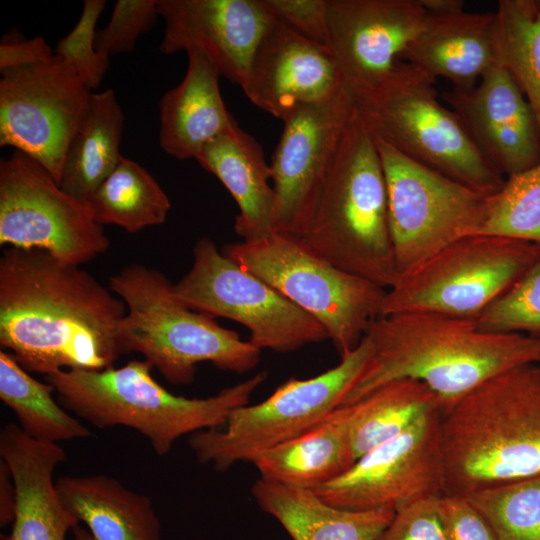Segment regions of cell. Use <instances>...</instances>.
<instances>
[{
  "label": "cell",
  "instance_id": "cell-1",
  "mask_svg": "<svg viewBox=\"0 0 540 540\" xmlns=\"http://www.w3.org/2000/svg\"><path fill=\"white\" fill-rule=\"evenodd\" d=\"M124 301L80 265L40 249L0 258V344L28 372L100 370L122 354Z\"/></svg>",
  "mask_w": 540,
  "mask_h": 540
},
{
  "label": "cell",
  "instance_id": "cell-2",
  "mask_svg": "<svg viewBox=\"0 0 540 540\" xmlns=\"http://www.w3.org/2000/svg\"><path fill=\"white\" fill-rule=\"evenodd\" d=\"M371 354L343 405L396 379L426 384L442 409L487 379L540 363V339L478 328L473 318L407 312L376 318L367 333Z\"/></svg>",
  "mask_w": 540,
  "mask_h": 540
},
{
  "label": "cell",
  "instance_id": "cell-3",
  "mask_svg": "<svg viewBox=\"0 0 540 540\" xmlns=\"http://www.w3.org/2000/svg\"><path fill=\"white\" fill-rule=\"evenodd\" d=\"M443 494L540 475V363L487 379L441 410Z\"/></svg>",
  "mask_w": 540,
  "mask_h": 540
},
{
  "label": "cell",
  "instance_id": "cell-4",
  "mask_svg": "<svg viewBox=\"0 0 540 540\" xmlns=\"http://www.w3.org/2000/svg\"><path fill=\"white\" fill-rule=\"evenodd\" d=\"M152 369L144 359L133 360L118 368L60 370L45 381L59 403L77 417L98 428H132L158 456H165L180 437L222 427L267 378L261 371L213 396L187 398L162 387Z\"/></svg>",
  "mask_w": 540,
  "mask_h": 540
},
{
  "label": "cell",
  "instance_id": "cell-5",
  "mask_svg": "<svg viewBox=\"0 0 540 540\" xmlns=\"http://www.w3.org/2000/svg\"><path fill=\"white\" fill-rule=\"evenodd\" d=\"M300 238L331 264L385 289L398 279L379 152L356 113L330 166L311 223Z\"/></svg>",
  "mask_w": 540,
  "mask_h": 540
},
{
  "label": "cell",
  "instance_id": "cell-6",
  "mask_svg": "<svg viewBox=\"0 0 540 540\" xmlns=\"http://www.w3.org/2000/svg\"><path fill=\"white\" fill-rule=\"evenodd\" d=\"M108 286L127 308L119 327L122 354L140 353L170 383H192L201 362L236 373L259 363L260 349L181 304L160 271L133 263L112 275Z\"/></svg>",
  "mask_w": 540,
  "mask_h": 540
},
{
  "label": "cell",
  "instance_id": "cell-7",
  "mask_svg": "<svg viewBox=\"0 0 540 540\" xmlns=\"http://www.w3.org/2000/svg\"><path fill=\"white\" fill-rule=\"evenodd\" d=\"M435 83L398 60L376 86L355 97V113L374 139L477 191L494 193L506 178L439 101Z\"/></svg>",
  "mask_w": 540,
  "mask_h": 540
},
{
  "label": "cell",
  "instance_id": "cell-8",
  "mask_svg": "<svg viewBox=\"0 0 540 540\" xmlns=\"http://www.w3.org/2000/svg\"><path fill=\"white\" fill-rule=\"evenodd\" d=\"M222 253L313 316L340 356L357 347L381 314L387 289L336 267L298 236L273 232L227 244Z\"/></svg>",
  "mask_w": 540,
  "mask_h": 540
},
{
  "label": "cell",
  "instance_id": "cell-9",
  "mask_svg": "<svg viewBox=\"0 0 540 540\" xmlns=\"http://www.w3.org/2000/svg\"><path fill=\"white\" fill-rule=\"evenodd\" d=\"M371 354L367 335L334 367L307 379L290 378L265 400L235 409L219 428L193 433L188 445L197 460L217 471L308 431L343 405Z\"/></svg>",
  "mask_w": 540,
  "mask_h": 540
},
{
  "label": "cell",
  "instance_id": "cell-10",
  "mask_svg": "<svg viewBox=\"0 0 540 540\" xmlns=\"http://www.w3.org/2000/svg\"><path fill=\"white\" fill-rule=\"evenodd\" d=\"M540 259V244L462 237L387 289L381 314L433 312L475 319Z\"/></svg>",
  "mask_w": 540,
  "mask_h": 540
},
{
  "label": "cell",
  "instance_id": "cell-11",
  "mask_svg": "<svg viewBox=\"0 0 540 540\" xmlns=\"http://www.w3.org/2000/svg\"><path fill=\"white\" fill-rule=\"evenodd\" d=\"M375 142L385 176L389 228L399 277L452 242L475 235L487 194L380 140Z\"/></svg>",
  "mask_w": 540,
  "mask_h": 540
},
{
  "label": "cell",
  "instance_id": "cell-12",
  "mask_svg": "<svg viewBox=\"0 0 540 540\" xmlns=\"http://www.w3.org/2000/svg\"><path fill=\"white\" fill-rule=\"evenodd\" d=\"M173 292L184 306L240 323L258 349L286 353L328 339L324 327L267 282L200 238L190 270Z\"/></svg>",
  "mask_w": 540,
  "mask_h": 540
},
{
  "label": "cell",
  "instance_id": "cell-13",
  "mask_svg": "<svg viewBox=\"0 0 540 540\" xmlns=\"http://www.w3.org/2000/svg\"><path fill=\"white\" fill-rule=\"evenodd\" d=\"M0 244L81 265L110 241L88 200L64 191L39 162L15 150L0 163Z\"/></svg>",
  "mask_w": 540,
  "mask_h": 540
},
{
  "label": "cell",
  "instance_id": "cell-14",
  "mask_svg": "<svg viewBox=\"0 0 540 540\" xmlns=\"http://www.w3.org/2000/svg\"><path fill=\"white\" fill-rule=\"evenodd\" d=\"M92 90L63 59L1 71L0 146L39 162L58 182Z\"/></svg>",
  "mask_w": 540,
  "mask_h": 540
},
{
  "label": "cell",
  "instance_id": "cell-15",
  "mask_svg": "<svg viewBox=\"0 0 540 540\" xmlns=\"http://www.w3.org/2000/svg\"><path fill=\"white\" fill-rule=\"evenodd\" d=\"M440 422L441 409L429 412L399 436L359 457L315 493L339 508L395 512L417 500L442 495Z\"/></svg>",
  "mask_w": 540,
  "mask_h": 540
},
{
  "label": "cell",
  "instance_id": "cell-16",
  "mask_svg": "<svg viewBox=\"0 0 540 540\" xmlns=\"http://www.w3.org/2000/svg\"><path fill=\"white\" fill-rule=\"evenodd\" d=\"M355 98L343 89L331 100L302 108L283 121L271 169L274 232L301 237L315 208L346 128Z\"/></svg>",
  "mask_w": 540,
  "mask_h": 540
},
{
  "label": "cell",
  "instance_id": "cell-17",
  "mask_svg": "<svg viewBox=\"0 0 540 540\" xmlns=\"http://www.w3.org/2000/svg\"><path fill=\"white\" fill-rule=\"evenodd\" d=\"M426 20L419 0H329V49L354 98L390 73Z\"/></svg>",
  "mask_w": 540,
  "mask_h": 540
},
{
  "label": "cell",
  "instance_id": "cell-18",
  "mask_svg": "<svg viewBox=\"0 0 540 540\" xmlns=\"http://www.w3.org/2000/svg\"><path fill=\"white\" fill-rule=\"evenodd\" d=\"M160 51L203 53L221 76L242 87L255 50L276 19L265 0H158Z\"/></svg>",
  "mask_w": 540,
  "mask_h": 540
},
{
  "label": "cell",
  "instance_id": "cell-19",
  "mask_svg": "<svg viewBox=\"0 0 540 540\" xmlns=\"http://www.w3.org/2000/svg\"><path fill=\"white\" fill-rule=\"evenodd\" d=\"M241 88L255 106L282 121L346 89L331 50L277 18L260 40Z\"/></svg>",
  "mask_w": 540,
  "mask_h": 540
},
{
  "label": "cell",
  "instance_id": "cell-20",
  "mask_svg": "<svg viewBox=\"0 0 540 540\" xmlns=\"http://www.w3.org/2000/svg\"><path fill=\"white\" fill-rule=\"evenodd\" d=\"M443 100L457 115L480 153L509 177L540 164V131L524 94L499 64L469 89H452Z\"/></svg>",
  "mask_w": 540,
  "mask_h": 540
},
{
  "label": "cell",
  "instance_id": "cell-21",
  "mask_svg": "<svg viewBox=\"0 0 540 540\" xmlns=\"http://www.w3.org/2000/svg\"><path fill=\"white\" fill-rule=\"evenodd\" d=\"M0 457L10 469L17 495L12 529L1 540H65L77 520L62 504L53 473L66 460L55 443L37 441L17 423L0 432Z\"/></svg>",
  "mask_w": 540,
  "mask_h": 540
},
{
  "label": "cell",
  "instance_id": "cell-22",
  "mask_svg": "<svg viewBox=\"0 0 540 540\" xmlns=\"http://www.w3.org/2000/svg\"><path fill=\"white\" fill-rule=\"evenodd\" d=\"M402 57L434 79L449 80L454 89H469L499 64L496 12L427 13Z\"/></svg>",
  "mask_w": 540,
  "mask_h": 540
},
{
  "label": "cell",
  "instance_id": "cell-23",
  "mask_svg": "<svg viewBox=\"0 0 540 540\" xmlns=\"http://www.w3.org/2000/svg\"><path fill=\"white\" fill-rule=\"evenodd\" d=\"M182 81L161 98L159 144L168 155L184 160L230 129L236 120L227 110L216 66L200 51L186 52Z\"/></svg>",
  "mask_w": 540,
  "mask_h": 540
},
{
  "label": "cell",
  "instance_id": "cell-24",
  "mask_svg": "<svg viewBox=\"0 0 540 540\" xmlns=\"http://www.w3.org/2000/svg\"><path fill=\"white\" fill-rule=\"evenodd\" d=\"M234 198L239 213L234 231L243 241L262 239L274 232L275 194L271 166L259 142L236 122L206 144L196 157Z\"/></svg>",
  "mask_w": 540,
  "mask_h": 540
},
{
  "label": "cell",
  "instance_id": "cell-25",
  "mask_svg": "<svg viewBox=\"0 0 540 540\" xmlns=\"http://www.w3.org/2000/svg\"><path fill=\"white\" fill-rule=\"evenodd\" d=\"M356 461L350 408L341 405L308 431L255 455L260 478L315 490L344 474Z\"/></svg>",
  "mask_w": 540,
  "mask_h": 540
},
{
  "label": "cell",
  "instance_id": "cell-26",
  "mask_svg": "<svg viewBox=\"0 0 540 540\" xmlns=\"http://www.w3.org/2000/svg\"><path fill=\"white\" fill-rule=\"evenodd\" d=\"M251 493L293 540H375L392 521L390 509L350 510L322 500L314 490L259 478Z\"/></svg>",
  "mask_w": 540,
  "mask_h": 540
},
{
  "label": "cell",
  "instance_id": "cell-27",
  "mask_svg": "<svg viewBox=\"0 0 540 540\" xmlns=\"http://www.w3.org/2000/svg\"><path fill=\"white\" fill-rule=\"evenodd\" d=\"M67 511L95 540H160L149 497L107 475L63 476L55 481Z\"/></svg>",
  "mask_w": 540,
  "mask_h": 540
},
{
  "label": "cell",
  "instance_id": "cell-28",
  "mask_svg": "<svg viewBox=\"0 0 540 540\" xmlns=\"http://www.w3.org/2000/svg\"><path fill=\"white\" fill-rule=\"evenodd\" d=\"M123 128L124 114L114 91L92 92L66 150L59 186L88 200L123 157L119 149Z\"/></svg>",
  "mask_w": 540,
  "mask_h": 540
},
{
  "label": "cell",
  "instance_id": "cell-29",
  "mask_svg": "<svg viewBox=\"0 0 540 540\" xmlns=\"http://www.w3.org/2000/svg\"><path fill=\"white\" fill-rule=\"evenodd\" d=\"M350 408V435L355 459L399 436L424 415L442 409L437 395L414 379L389 381Z\"/></svg>",
  "mask_w": 540,
  "mask_h": 540
},
{
  "label": "cell",
  "instance_id": "cell-30",
  "mask_svg": "<svg viewBox=\"0 0 540 540\" xmlns=\"http://www.w3.org/2000/svg\"><path fill=\"white\" fill-rule=\"evenodd\" d=\"M48 382L31 376L7 351H0V398L29 437L46 443L84 439L91 430L52 396Z\"/></svg>",
  "mask_w": 540,
  "mask_h": 540
},
{
  "label": "cell",
  "instance_id": "cell-31",
  "mask_svg": "<svg viewBox=\"0 0 540 540\" xmlns=\"http://www.w3.org/2000/svg\"><path fill=\"white\" fill-rule=\"evenodd\" d=\"M88 201L99 224L117 225L130 233L163 224L171 208L156 179L124 156Z\"/></svg>",
  "mask_w": 540,
  "mask_h": 540
},
{
  "label": "cell",
  "instance_id": "cell-32",
  "mask_svg": "<svg viewBox=\"0 0 540 540\" xmlns=\"http://www.w3.org/2000/svg\"><path fill=\"white\" fill-rule=\"evenodd\" d=\"M495 12L499 65L524 94L540 131V0H501Z\"/></svg>",
  "mask_w": 540,
  "mask_h": 540
},
{
  "label": "cell",
  "instance_id": "cell-33",
  "mask_svg": "<svg viewBox=\"0 0 540 540\" xmlns=\"http://www.w3.org/2000/svg\"><path fill=\"white\" fill-rule=\"evenodd\" d=\"M476 234L540 244V164L507 177L497 191L486 195Z\"/></svg>",
  "mask_w": 540,
  "mask_h": 540
},
{
  "label": "cell",
  "instance_id": "cell-34",
  "mask_svg": "<svg viewBox=\"0 0 540 540\" xmlns=\"http://www.w3.org/2000/svg\"><path fill=\"white\" fill-rule=\"evenodd\" d=\"M498 540H540V475L465 496Z\"/></svg>",
  "mask_w": 540,
  "mask_h": 540
},
{
  "label": "cell",
  "instance_id": "cell-35",
  "mask_svg": "<svg viewBox=\"0 0 540 540\" xmlns=\"http://www.w3.org/2000/svg\"><path fill=\"white\" fill-rule=\"evenodd\" d=\"M475 320L483 331L540 339V259Z\"/></svg>",
  "mask_w": 540,
  "mask_h": 540
},
{
  "label": "cell",
  "instance_id": "cell-36",
  "mask_svg": "<svg viewBox=\"0 0 540 540\" xmlns=\"http://www.w3.org/2000/svg\"><path fill=\"white\" fill-rule=\"evenodd\" d=\"M105 0H85L80 18L55 48V55L67 62L90 89H97L109 68V57L96 49V24Z\"/></svg>",
  "mask_w": 540,
  "mask_h": 540
},
{
  "label": "cell",
  "instance_id": "cell-37",
  "mask_svg": "<svg viewBox=\"0 0 540 540\" xmlns=\"http://www.w3.org/2000/svg\"><path fill=\"white\" fill-rule=\"evenodd\" d=\"M159 17L158 0L116 1L108 24L96 33V49L108 57L133 51Z\"/></svg>",
  "mask_w": 540,
  "mask_h": 540
},
{
  "label": "cell",
  "instance_id": "cell-38",
  "mask_svg": "<svg viewBox=\"0 0 540 540\" xmlns=\"http://www.w3.org/2000/svg\"><path fill=\"white\" fill-rule=\"evenodd\" d=\"M439 497L423 498L398 509L375 540H444Z\"/></svg>",
  "mask_w": 540,
  "mask_h": 540
},
{
  "label": "cell",
  "instance_id": "cell-39",
  "mask_svg": "<svg viewBox=\"0 0 540 540\" xmlns=\"http://www.w3.org/2000/svg\"><path fill=\"white\" fill-rule=\"evenodd\" d=\"M277 19L329 48V0H265Z\"/></svg>",
  "mask_w": 540,
  "mask_h": 540
},
{
  "label": "cell",
  "instance_id": "cell-40",
  "mask_svg": "<svg viewBox=\"0 0 540 540\" xmlns=\"http://www.w3.org/2000/svg\"><path fill=\"white\" fill-rule=\"evenodd\" d=\"M438 510L444 540H498L489 523L465 496L440 495Z\"/></svg>",
  "mask_w": 540,
  "mask_h": 540
},
{
  "label": "cell",
  "instance_id": "cell-41",
  "mask_svg": "<svg viewBox=\"0 0 540 540\" xmlns=\"http://www.w3.org/2000/svg\"><path fill=\"white\" fill-rule=\"evenodd\" d=\"M53 56L54 52L41 36L24 41L1 42L0 71L42 63Z\"/></svg>",
  "mask_w": 540,
  "mask_h": 540
},
{
  "label": "cell",
  "instance_id": "cell-42",
  "mask_svg": "<svg viewBox=\"0 0 540 540\" xmlns=\"http://www.w3.org/2000/svg\"><path fill=\"white\" fill-rule=\"evenodd\" d=\"M17 504L15 484L7 464L0 461V524L13 523Z\"/></svg>",
  "mask_w": 540,
  "mask_h": 540
},
{
  "label": "cell",
  "instance_id": "cell-43",
  "mask_svg": "<svg viewBox=\"0 0 540 540\" xmlns=\"http://www.w3.org/2000/svg\"><path fill=\"white\" fill-rule=\"evenodd\" d=\"M419 2L431 15L451 14L464 10L462 0H419Z\"/></svg>",
  "mask_w": 540,
  "mask_h": 540
},
{
  "label": "cell",
  "instance_id": "cell-44",
  "mask_svg": "<svg viewBox=\"0 0 540 540\" xmlns=\"http://www.w3.org/2000/svg\"><path fill=\"white\" fill-rule=\"evenodd\" d=\"M73 540H95L88 529L83 528L82 526L75 525L72 528Z\"/></svg>",
  "mask_w": 540,
  "mask_h": 540
}]
</instances>
